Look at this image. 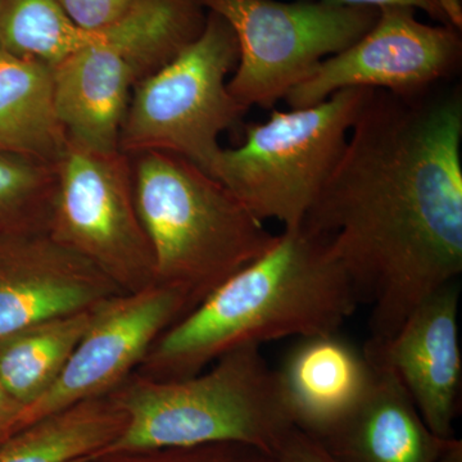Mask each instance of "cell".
<instances>
[{
	"mask_svg": "<svg viewBox=\"0 0 462 462\" xmlns=\"http://www.w3.org/2000/svg\"><path fill=\"white\" fill-rule=\"evenodd\" d=\"M462 96L373 90L302 226L320 236L391 338L462 272Z\"/></svg>",
	"mask_w": 462,
	"mask_h": 462,
	"instance_id": "6da1fadb",
	"label": "cell"
},
{
	"mask_svg": "<svg viewBox=\"0 0 462 462\" xmlns=\"http://www.w3.org/2000/svg\"><path fill=\"white\" fill-rule=\"evenodd\" d=\"M358 297L327 243L284 229L263 256L234 273L154 342L136 374L179 380L238 346L338 331Z\"/></svg>",
	"mask_w": 462,
	"mask_h": 462,
	"instance_id": "7a4b0ae2",
	"label": "cell"
},
{
	"mask_svg": "<svg viewBox=\"0 0 462 462\" xmlns=\"http://www.w3.org/2000/svg\"><path fill=\"white\" fill-rule=\"evenodd\" d=\"M109 396L126 413V427L83 460L218 442L243 443L276 456L296 430L276 370L260 346H238L190 378L154 380L134 373Z\"/></svg>",
	"mask_w": 462,
	"mask_h": 462,
	"instance_id": "3957f363",
	"label": "cell"
},
{
	"mask_svg": "<svg viewBox=\"0 0 462 462\" xmlns=\"http://www.w3.org/2000/svg\"><path fill=\"white\" fill-rule=\"evenodd\" d=\"M129 157L156 284L180 291L190 311L275 245L263 220L187 158L154 151Z\"/></svg>",
	"mask_w": 462,
	"mask_h": 462,
	"instance_id": "277c9868",
	"label": "cell"
},
{
	"mask_svg": "<svg viewBox=\"0 0 462 462\" xmlns=\"http://www.w3.org/2000/svg\"><path fill=\"white\" fill-rule=\"evenodd\" d=\"M372 91L349 88L311 107L273 109L269 120L245 126L239 147L221 148L209 175L261 220L300 226Z\"/></svg>",
	"mask_w": 462,
	"mask_h": 462,
	"instance_id": "5b68a950",
	"label": "cell"
},
{
	"mask_svg": "<svg viewBox=\"0 0 462 462\" xmlns=\"http://www.w3.org/2000/svg\"><path fill=\"white\" fill-rule=\"evenodd\" d=\"M238 60L236 32L225 18L208 11L199 38L133 90L120 151L127 156L169 152L208 173L221 151V134L249 109L227 89V76Z\"/></svg>",
	"mask_w": 462,
	"mask_h": 462,
	"instance_id": "8992f818",
	"label": "cell"
},
{
	"mask_svg": "<svg viewBox=\"0 0 462 462\" xmlns=\"http://www.w3.org/2000/svg\"><path fill=\"white\" fill-rule=\"evenodd\" d=\"M97 42L51 69L57 116L69 141L91 151L117 152L121 126L136 85L190 42L181 14L165 0H132Z\"/></svg>",
	"mask_w": 462,
	"mask_h": 462,
	"instance_id": "52a82bcc",
	"label": "cell"
},
{
	"mask_svg": "<svg viewBox=\"0 0 462 462\" xmlns=\"http://www.w3.org/2000/svg\"><path fill=\"white\" fill-rule=\"evenodd\" d=\"M236 32L239 60L227 89L249 108H273L312 75L369 32L379 9L346 7L324 0H199Z\"/></svg>",
	"mask_w": 462,
	"mask_h": 462,
	"instance_id": "ba28073f",
	"label": "cell"
},
{
	"mask_svg": "<svg viewBox=\"0 0 462 462\" xmlns=\"http://www.w3.org/2000/svg\"><path fill=\"white\" fill-rule=\"evenodd\" d=\"M48 236L93 263L124 293L156 284L127 154L67 141L56 165Z\"/></svg>",
	"mask_w": 462,
	"mask_h": 462,
	"instance_id": "9c48e42d",
	"label": "cell"
},
{
	"mask_svg": "<svg viewBox=\"0 0 462 462\" xmlns=\"http://www.w3.org/2000/svg\"><path fill=\"white\" fill-rule=\"evenodd\" d=\"M415 12L380 8L375 25L363 38L322 60L289 91L284 98L289 107H311L349 88L416 96L449 80L461 65V30L427 25Z\"/></svg>",
	"mask_w": 462,
	"mask_h": 462,
	"instance_id": "30bf717a",
	"label": "cell"
},
{
	"mask_svg": "<svg viewBox=\"0 0 462 462\" xmlns=\"http://www.w3.org/2000/svg\"><path fill=\"white\" fill-rule=\"evenodd\" d=\"M189 311L180 291L157 284L103 302L56 382L16 413L7 439L51 413L109 396L138 370L154 342Z\"/></svg>",
	"mask_w": 462,
	"mask_h": 462,
	"instance_id": "8fae6325",
	"label": "cell"
},
{
	"mask_svg": "<svg viewBox=\"0 0 462 462\" xmlns=\"http://www.w3.org/2000/svg\"><path fill=\"white\" fill-rule=\"evenodd\" d=\"M457 316L458 288L452 282L422 300L394 336L369 339L363 349L370 363L396 374L422 420L443 439L455 438L460 403Z\"/></svg>",
	"mask_w": 462,
	"mask_h": 462,
	"instance_id": "7c38bea8",
	"label": "cell"
},
{
	"mask_svg": "<svg viewBox=\"0 0 462 462\" xmlns=\"http://www.w3.org/2000/svg\"><path fill=\"white\" fill-rule=\"evenodd\" d=\"M118 294L108 276L48 234L0 239V342Z\"/></svg>",
	"mask_w": 462,
	"mask_h": 462,
	"instance_id": "4fadbf2b",
	"label": "cell"
},
{
	"mask_svg": "<svg viewBox=\"0 0 462 462\" xmlns=\"http://www.w3.org/2000/svg\"><path fill=\"white\" fill-rule=\"evenodd\" d=\"M370 364L363 398L318 442L337 462H436L452 438L428 428L396 374Z\"/></svg>",
	"mask_w": 462,
	"mask_h": 462,
	"instance_id": "5bb4252c",
	"label": "cell"
},
{
	"mask_svg": "<svg viewBox=\"0 0 462 462\" xmlns=\"http://www.w3.org/2000/svg\"><path fill=\"white\" fill-rule=\"evenodd\" d=\"M276 375L294 427L318 440L363 398L373 366L333 331L297 338Z\"/></svg>",
	"mask_w": 462,
	"mask_h": 462,
	"instance_id": "9a60e30c",
	"label": "cell"
},
{
	"mask_svg": "<svg viewBox=\"0 0 462 462\" xmlns=\"http://www.w3.org/2000/svg\"><path fill=\"white\" fill-rule=\"evenodd\" d=\"M67 141L51 67L0 51V153L56 165Z\"/></svg>",
	"mask_w": 462,
	"mask_h": 462,
	"instance_id": "2e32d148",
	"label": "cell"
},
{
	"mask_svg": "<svg viewBox=\"0 0 462 462\" xmlns=\"http://www.w3.org/2000/svg\"><path fill=\"white\" fill-rule=\"evenodd\" d=\"M111 396L51 413L0 445V462H78L114 442L126 427Z\"/></svg>",
	"mask_w": 462,
	"mask_h": 462,
	"instance_id": "e0dca14e",
	"label": "cell"
},
{
	"mask_svg": "<svg viewBox=\"0 0 462 462\" xmlns=\"http://www.w3.org/2000/svg\"><path fill=\"white\" fill-rule=\"evenodd\" d=\"M99 306L51 319L0 342V383L20 410L56 382Z\"/></svg>",
	"mask_w": 462,
	"mask_h": 462,
	"instance_id": "ac0fdd59",
	"label": "cell"
},
{
	"mask_svg": "<svg viewBox=\"0 0 462 462\" xmlns=\"http://www.w3.org/2000/svg\"><path fill=\"white\" fill-rule=\"evenodd\" d=\"M97 42L67 16L56 0H2L0 51L53 69Z\"/></svg>",
	"mask_w": 462,
	"mask_h": 462,
	"instance_id": "d6986e66",
	"label": "cell"
},
{
	"mask_svg": "<svg viewBox=\"0 0 462 462\" xmlns=\"http://www.w3.org/2000/svg\"><path fill=\"white\" fill-rule=\"evenodd\" d=\"M54 165L0 153V239L48 234Z\"/></svg>",
	"mask_w": 462,
	"mask_h": 462,
	"instance_id": "ffe728a7",
	"label": "cell"
},
{
	"mask_svg": "<svg viewBox=\"0 0 462 462\" xmlns=\"http://www.w3.org/2000/svg\"><path fill=\"white\" fill-rule=\"evenodd\" d=\"M79 462H279L263 449L243 443L218 442L185 448L147 449L97 456Z\"/></svg>",
	"mask_w": 462,
	"mask_h": 462,
	"instance_id": "44dd1931",
	"label": "cell"
},
{
	"mask_svg": "<svg viewBox=\"0 0 462 462\" xmlns=\"http://www.w3.org/2000/svg\"><path fill=\"white\" fill-rule=\"evenodd\" d=\"M330 5H346V7H407L420 9L428 16L436 20L439 25L462 29L461 0H324Z\"/></svg>",
	"mask_w": 462,
	"mask_h": 462,
	"instance_id": "7402d4cb",
	"label": "cell"
},
{
	"mask_svg": "<svg viewBox=\"0 0 462 462\" xmlns=\"http://www.w3.org/2000/svg\"><path fill=\"white\" fill-rule=\"evenodd\" d=\"M67 16L85 30H99L115 23L132 0H56Z\"/></svg>",
	"mask_w": 462,
	"mask_h": 462,
	"instance_id": "603a6c76",
	"label": "cell"
},
{
	"mask_svg": "<svg viewBox=\"0 0 462 462\" xmlns=\"http://www.w3.org/2000/svg\"><path fill=\"white\" fill-rule=\"evenodd\" d=\"M279 462H337L314 438L297 428L279 449Z\"/></svg>",
	"mask_w": 462,
	"mask_h": 462,
	"instance_id": "cb8c5ba5",
	"label": "cell"
},
{
	"mask_svg": "<svg viewBox=\"0 0 462 462\" xmlns=\"http://www.w3.org/2000/svg\"><path fill=\"white\" fill-rule=\"evenodd\" d=\"M18 410H20V407L9 397L5 389L3 388L2 383H0V445L7 438L9 425L16 416Z\"/></svg>",
	"mask_w": 462,
	"mask_h": 462,
	"instance_id": "d4e9b609",
	"label": "cell"
},
{
	"mask_svg": "<svg viewBox=\"0 0 462 462\" xmlns=\"http://www.w3.org/2000/svg\"><path fill=\"white\" fill-rule=\"evenodd\" d=\"M436 462H462V442L452 438Z\"/></svg>",
	"mask_w": 462,
	"mask_h": 462,
	"instance_id": "484cf974",
	"label": "cell"
},
{
	"mask_svg": "<svg viewBox=\"0 0 462 462\" xmlns=\"http://www.w3.org/2000/svg\"><path fill=\"white\" fill-rule=\"evenodd\" d=\"M0 5H2V0H0Z\"/></svg>",
	"mask_w": 462,
	"mask_h": 462,
	"instance_id": "4316f807",
	"label": "cell"
}]
</instances>
